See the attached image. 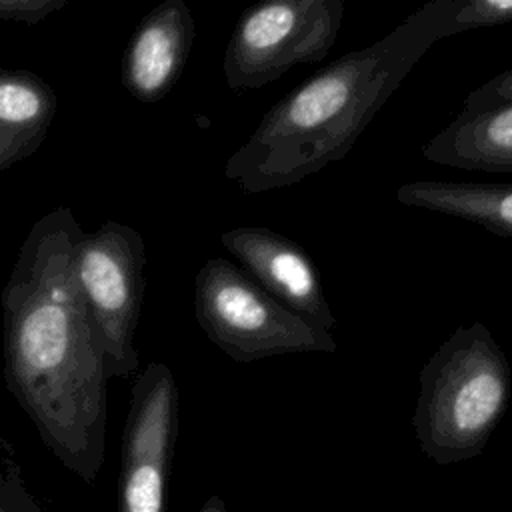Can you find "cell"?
Instances as JSON below:
<instances>
[{
  "label": "cell",
  "instance_id": "obj_14",
  "mask_svg": "<svg viewBox=\"0 0 512 512\" xmlns=\"http://www.w3.org/2000/svg\"><path fill=\"white\" fill-rule=\"evenodd\" d=\"M504 102H512V68L492 76L490 80L468 92L462 110H484Z\"/></svg>",
  "mask_w": 512,
  "mask_h": 512
},
{
  "label": "cell",
  "instance_id": "obj_1",
  "mask_svg": "<svg viewBox=\"0 0 512 512\" xmlns=\"http://www.w3.org/2000/svg\"><path fill=\"white\" fill-rule=\"evenodd\" d=\"M82 232L66 206L36 220L0 302L8 390L44 444L92 482L104 458L108 378L96 326L74 278Z\"/></svg>",
  "mask_w": 512,
  "mask_h": 512
},
{
  "label": "cell",
  "instance_id": "obj_13",
  "mask_svg": "<svg viewBox=\"0 0 512 512\" xmlns=\"http://www.w3.org/2000/svg\"><path fill=\"white\" fill-rule=\"evenodd\" d=\"M512 22V0H452L450 36Z\"/></svg>",
  "mask_w": 512,
  "mask_h": 512
},
{
  "label": "cell",
  "instance_id": "obj_4",
  "mask_svg": "<svg viewBox=\"0 0 512 512\" xmlns=\"http://www.w3.org/2000/svg\"><path fill=\"white\" fill-rule=\"evenodd\" d=\"M194 316L210 342L236 362L292 352H336L330 332L302 320L242 268L214 256L194 278Z\"/></svg>",
  "mask_w": 512,
  "mask_h": 512
},
{
  "label": "cell",
  "instance_id": "obj_10",
  "mask_svg": "<svg viewBox=\"0 0 512 512\" xmlns=\"http://www.w3.org/2000/svg\"><path fill=\"white\" fill-rule=\"evenodd\" d=\"M422 154L442 166L512 172V102L462 110L422 146Z\"/></svg>",
  "mask_w": 512,
  "mask_h": 512
},
{
  "label": "cell",
  "instance_id": "obj_15",
  "mask_svg": "<svg viewBox=\"0 0 512 512\" xmlns=\"http://www.w3.org/2000/svg\"><path fill=\"white\" fill-rule=\"evenodd\" d=\"M66 6V0H0V20L36 24Z\"/></svg>",
  "mask_w": 512,
  "mask_h": 512
},
{
  "label": "cell",
  "instance_id": "obj_5",
  "mask_svg": "<svg viewBox=\"0 0 512 512\" xmlns=\"http://www.w3.org/2000/svg\"><path fill=\"white\" fill-rule=\"evenodd\" d=\"M144 238L128 224L104 222L82 232L74 248V278L96 326L106 378L138 370L134 334L146 286Z\"/></svg>",
  "mask_w": 512,
  "mask_h": 512
},
{
  "label": "cell",
  "instance_id": "obj_3",
  "mask_svg": "<svg viewBox=\"0 0 512 512\" xmlns=\"http://www.w3.org/2000/svg\"><path fill=\"white\" fill-rule=\"evenodd\" d=\"M412 426L420 450L440 466L484 452L506 414L510 362L482 322L454 330L418 374Z\"/></svg>",
  "mask_w": 512,
  "mask_h": 512
},
{
  "label": "cell",
  "instance_id": "obj_9",
  "mask_svg": "<svg viewBox=\"0 0 512 512\" xmlns=\"http://www.w3.org/2000/svg\"><path fill=\"white\" fill-rule=\"evenodd\" d=\"M196 36L190 8L164 0L138 24L122 58V84L140 102L162 100L178 82Z\"/></svg>",
  "mask_w": 512,
  "mask_h": 512
},
{
  "label": "cell",
  "instance_id": "obj_17",
  "mask_svg": "<svg viewBox=\"0 0 512 512\" xmlns=\"http://www.w3.org/2000/svg\"><path fill=\"white\" fill-rule=\"evenodd\" d=\"M198 512H226V506H224V502H222L220 496H210V498L202 504V508H200Z\"/></svg>",
  "mask_w": 512,
  "mask_h": 512
},
{
  "label": "cell",
  "instance_id": "obj_11",
  "mask_svg": "<svg viewBox=\"0 0 512 512\" xmlns=\"http://www.w3.org/2000/svg\"><path fill=\"white\" fill-rule=\"evenodd\" d=\"M54 114L56 94L44 78L0 68V172L40 148Z\"/></svg>",
  "mask_w": 512,
  "mask_h": 512
},
{
  "label": "cell",
  "instance_id": "obj_8",
  "mask_svg": "<svg viewBox=\"0 0 512 512\" xmlns=\"http://www.w3.org/2000/svg\"><path fill=\"white\" fill-rule=\"evenodd\" d=\"M242 270L302 320L330 332L336 318L310 254L292 238L266 226H236L220 236Z\"/></svg>",
  "mask_w": 512,
  "mask_h": 512
},
{
  "label": "cell",
  "instance_id": "obj_6",
  "mask_svg": "<svg viewBox=\"0 0 512 512\" xmlns=\"http://www.w3.org/2000/svg\"><path fill=\"white\" fill-rule=\"evenodd\" d=\"M344 20L342 0H266L242 12L224 52L230 90H256L296 64H318Z\"/></svg>",
  "mask_w": 512,
  "mask_h": 512
},
{
  "label": "cell",
  "instance_id": "obj_16",
  "mask_svg": "<svg viewBox=\"0 0 512 512\" xmlns=\"http://www.w3.org/2000/svg\"><path fill=\"white\" fill-rule=\"evenodd\" d=\"M0 512H38V508L18 484L0 480Z\"/></svg>",
  "mask_w": 512,
  "mask_h": 512
},
{
  "label": "cell",
  "instance_id": "obj_2",
  "mask_svg": "<svg viewBox=\"0 0 512 512\" xmlns=\"http://www.w3.org/2000/svg\"><path fill=\"white\" fill-rule=\"evenodd\" d=\"M450 8L452 0H430L374 44L320 68L262 116L224 176L260 194L342 160L428 48L450 36Z\"/></svg>",
  "mask_w": 512,
  "mask_h": 512
},
{
  "label": "cell",
  "instance_id": "obj_12",
  "mask_svg": "<svg viewBox=\"0 0 512 512\" xmlns=\"http://www.w3.org/2000/svg\"><path fill=\"white\" fill-rule=\"evenodd\" d=\"M396 200L410 208L440 212L512 238V184L414 180L396 190Z\"/></svg>",
  "mask_w": 512,
  "mask_h": 512
},
{
  "label": "cell",
  "instance_id": "obj_7",
  "mask_svg": "<svg viewBox=\"0 0 512 512\" xmlns=\"http://www.w3.org/2000/svg\"><path fill=\"white\" fill-rule=\"evenodd\" d=\"M176 432V380L166 364L150 362L132 384L122 438L118 512H164Z\"/></svg>",
  "mask_w": 512,
  "mask_h": 512
}]
</instances>
